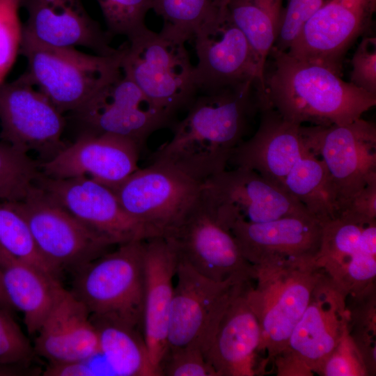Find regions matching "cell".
<instances>
[{
    "mask_svg": "<svg viewBox=\"0 0 376 376\" xmlns=\"http://www.w3.org/2000/svg\"><path fill=\"white\" fill-rule=\"evenodd\" d=\"M260 88L255 82L198 93L186 116L173 125L172 138L152 154L150 162L173 167L202 183L226 169L251 120L259 113Z\"/></svg>",
    "mask_w": 376,
    "mask_h": 376,
    "instance_id": "1",
    "label": "cell"
},
{
    "mask_svg": "<svg viewBox=\"0 0 376 376\" xmlns=\"http://www.w3.org/2000/svg\"><path fill=\"white\" fill-rule=\"evenodd\" d=\"M269 56L263 101L288 122L343 125L362 118L376 106V95L343 80L321 65L299 60L274 47Z\"/></svg>",
    "mask_w": 376,
    "mask_h": 376,
    "instance_id": "2",
    "label": "cell"
},
{
    "mask_svg": "<svg viewBox=\"0 0 376 376\" xmlns=\"http://www.w3.org/2000/svg\"><path fill=\"white\" fill-rule=\"evenodd\" d=\"M246 297L260 327V355L267 363L286 347L324 272L315 258L290 259L253 266Z\"/></svg>",
    "mask_w": 376,
    "mask_h": 376,
    "instance_id": "3",
    "label": "cell"
},
{
    "mask_svg": "<svg viewBox=\"0 0 376 376\" xmlns=\"http://www.w3.org/2000/svg\"><path fill=\"white\" fill-rule=\"evenodd\" d=\"M122 47L121 70L161 110L174 118L198 95L185 41L147 27Z\"/></svg>",
    "mask_w": 376,
    "mask_h": 376,
    "instance_id": "4",
    "label": "cell"
},
{
    "mask_svg": "<svg viewBox=\"0 0 376 376\" xmlns=\"http://www.w3.org/2000/svg\"><path fill=\"white\" fill-rule=\"evenodd\" d=\"M19 53L26 59L25 72L31 82L62 113L77 110L122 72L121 47L110 56L89 54L22 36Z\"/></svg>",
    "mask_w": 376,
    "mask_h": 376,
    "instance_id": "5",
    "label": "cell"
},
{
    "mask_svg": "<svg viewBox=\"0 0 376 376\" xmlns=\"http://www.w3.org/2000/svg\"><path fill=\"white\" fill-rule=\"evenodd\" d=\"M143 240L119 244L77 268L72 292L90 316L118 319L142 330Z\"/></svg>",
    "mask_w": 376,
    "mask_h": 376,
    "instance_id": "6",
    "label": "cell"
},
{
    "mask_svg": "<svg viewBox=\"0 0 376 376\" xmlns=\"http://www.w3.org/2000/svg\"><path fill=\"white\" fill-rule=\"evenodd\" d=\"M347 297V292L324 272L285 349L273 361L277 375H318L327 356L348 331Z\"/></svg>",
    "mask_w": 376,
    "mask_h": 376,
    "instance_id": "7",
    "label": "cell"
},
{
    "mask_svg": "<svg viewBox=\"0 0 376 376\" xmlns=\"http://www.w3.org/2000/svg\"><path fill=\"white\" fill-rule=\"evenodd\" d=\"M200 182L167 165L150 162L111 189L123 210L152 237H166L198 201Z\"/></svg>",
    "mask_w": 376,
    "mask_h": 376,
    "instance_id": "8",
    "label": "cell"
},
{
    "mask_svg": "<svg viewBox=\"0 0 376 376\" xmlns=\"http://www.w3.org/2000/svg\"><path fill=\"white\" fill-rule=\"evenodd\" d=\"M308 150L321 159L334 192L338 216L376 180V125L362 118L346 125H301Z\"/></svg>",
    "mask_w": 376,
    "mask_h": 376,
    "instance_id": "9",
    "label": "cell"
},
{
    "mask_svg": "<svg viewBox=\"0 0 376 376\" xmlns=\"http://www.w3.org/2000/svg\"><path fill=\"white\" fill-rule=\"evenodd\" d=\"M6 203L26 221L40 254L56 275L65 267L77 269L116 245L74 217L37 185L23 200Z\"/></svg>",
    "mask_w": 376,
    "mask_h": 376,
    "instance_id": "10",
    "label": "cell"
},
{
    "mask_svg": "<svg viewBox=\"0 0 376 376\" xmlns=\"http://www.w3.org/2000/svg\"><path fill=\"white\" fill-rule=\"evenodd\" d=\"M197 63L194 75L198 94L235 89L258 82L265 91L258 58L226 9L219 10L195 31Z\"/></svg>",
    "mask_w": 376,
    "mask_h": 376,
    "instance_id": "11",
    "label": "cell"
},
{
    "mask_svg": "<svg viewBox=\"0 0 376 376\" xmlns=\"http://www.w3.org/2000/svg\"><path fill=\"white\" fill-rule=\"evenodd\" d=\"M201 196L227 228L239 219L263 223L310 214L285 189L242 167L226 169L207 179L202 183Z\"/></svg>",
    "mask_w": 376,
    "mask_h": 376,
    "instance_id": "12",
    "label": "cell"
},
{
    "mask_svg": "<svg viewBox=\"0 0 376 376\" xmlns=\"http://www.w3.org/2000/svg\"><path fill=\"white\" fill-rule=\"evenodd\" d=\"M71 113L82 132L116 135L141 148L153 132L171 125L174 118L154 105L123 72Z\"/></svg>",
    "mask_w": 376,
    "mask_h": 376,
    "instance_id": "13",
    "label": "cell"
},
{
    "mask_svg": "<svg viewBox=\"0 0 376 376\" xmlns=\"http://www.w3.org/2000/svg\"><path fill=\"white\" fill-rule=\"evenodd\" d=\"M175 275L178 281L171 306L166 350L189 346L201 349L233 297L244 283L253 279L235 276L217 281L179 258Z\"/></svg>",
    "mask_w": 376,
    "mask_h": 376,
    "instance_id": "14",
    "label": "cell"
},
{
    "mask_svg": "<svg viewBox=\"0 0 376 376\" xmlns=\"http://www.w3.org/2000/svg\"><path fill=\"white\" fill-rule=\"evenodd\" d=\"M0 138L26 152H38L46 160L65 145L61 136L65 119L24 72L0 86Z\"/></svg>",
    "mask_w": 376,
    "mask_h": 376,
    "instance_id": "15",
    "label": "cell"
},
{
    "mask_svg": "<svg viewBox=\"0 0 376 376\" xmlns=\"http://www.w3.org/2000/svg\"><path fill=\"white\" fill-rule=\"evenodd\" d=\"M376 0H326L285 51L340 75L350 48L373 22Z\"/></svg>",
    "mask_w": 376,
    "mask_h": 376,
    "instance_id": "16",
    "label": "cell"
},
{
    "mask_svg": "<svg viewBox=\"0 0 376 376\" xmlns=\"http://www.w3.org/2000/svg\"><path fill=\"white\" fill-rule=\"evenodd\" d=\"M164 237L171 242L180 259L210 279L254 278V267L244 258L231 232L218 221L201 196L180 224Z\"/></svg>",
    "mask_w": 376,
    "mask_h": 376,
    "instance_id": "17",
    "label": "cell"
},
{
    "mask_svg": "<svg viewBox=\"0 0 376 376\" xmlns=\"http://www.w3.org/2000/svg\"><path fill=\"white\" fill-rule=\"evenodd\" d=\"M36 185L77 219L116 245L152 237L123 210L110 188L90 178H52L41 173Z\"/></svg>",
    "mask_w": 376,
    "mask_h": 376,
    "instance_id": "18",
    "label": "cell"
},
{
    "mask_svg": "<svg viewBox=\"0 0 376 376\" xmlns=\"http://www.w3.org/2000/svg\"><path fill=\"white\" fill-rule=\"evenodd\" d=\"M141 149L124 137L81 132L75 142L40 163V169L49 178L85 176L113 189L139 168Z\"/></svg>",
    "mask_w": 376,
    "mask_h": 376,
    "instance_id": "19",
    "label": "cell"
},
{
    "mask_svg": "<svg viewBox=\"0 0 376 376\" xmlns=\"http://www.w3.org/2000/svg\"><path fill=\"white\" fill-rule=\"evenodd\" d=\"M251 281L233 297L203 344V355L217 376H253L262 369L260 327L246 295Z\"/></svg>",
    "mask_w": 376,
    "mask_h": 376,
    "instance_id": "20",
    "label": "cell"
},
{
    "mask_svg": "<svg viewBox=\"0 0 376 376\" xmlns=\"http://www.w3.org/2000/svg\"><path fill=\"white\" fill-rule=\"evenodd\" d=\"M20 6L28 15L23 37L53 47H84L102 56L118 52L82 0H20Z\"/></svg>",
    "mask_w": 376,
    "mask_h": 376,
    "instance_id": "21",
    "label": "cell"
},
{
    "mask_svg": "<svg viewBox=\"0 0 376 376\" xmlns=\"http://www.w3.org/2000/svg\"><path fill=\"white\" fill-rule=\"evenodd\" d=\"M256 132L233 150L229 163L252 170L284 189L286 176L297 161L310 151L301 125L284 120L266 102L260 104Z\"/></svg>",
    "mask_w": 376,
    "mask_h": 376,
    "instance_id": "22",
    "label": "cell"
},
{
    "mask_svg": "<svg viewBox=\"0 0 376 376\" xmlns=\"http://www.w3.org/2000/svg\"><path fill=\"white\" fill-rule=\"evenodd\" d=\"M228 230L242 254L253 266L269 263L316 257L322 224L310 214L250 223L236 220Z\"/></svg>",
    "mask_w": 376,
    "mask_h": 376,
    "instance_id": "23",
    "label": "cell"
},
{
    "mask_svg": "<svg viewBox=\"0 0 376 376\" xmlns=\"http://www.w3.org/2000/svg\"><path fill=\"white\" fill-rule=\"evenodd\" d=\"M178 263L175 249L168 239L155 237L143 240L142 333L157 376H160L159 368L167 347L173 279Z\"/></svg>",
    "mask_w": 376,
    "mask_h": 376,
    "instance_id": "24",
    "label": "cell"
},
{
    "mask_svg": "<svg viewBox=\"0 0 376 376\" xmlns=\"http://www.w3.org/2000/svg\"><path fill=\"white\" fill-rule=\"evenodd\" d=\"M36 334L35 353L48 361L49 365L81 361L99 349L97 331L88 311L63 288Z\"/></svg>",
    "mask_w": 376,
    "mask_h": 376,
    "instance_id": "25",
    "label": "cell"
},
{
    "mask_svg": "<svg viewBox=\"0 0 376 376\" xmlns=\"http://www.w3.org/2000/svg\"><path fill=\"white\" fill-rule=\"evenodd\" d=\"M366 224L340 217L322 224L316 263L347 294L375 283L376 256L366 253L361 246Z\"/></svg>",
    "mask_w": 376,
    "mask_h": 376,
    "instance_id": "26",
    "label": "cell"
},
{
    "mask_svg": "<svg viewBox=\"0 0 376 376\" xmlns=\"http://www.w3.org/2000/svg\"><path fill=\"white\" fill-rule=\"evenodd\" d=\"M0 272L10 304L23 314L29 334H36L63 287L56 277L10 257L1 249Z\"/></svg>",
    "mask_w": 376,
    "mask_h": 376,
    "instance_id": "27",
    "label": "cell"
},
{
    "mask_svg": "<svg viewBox=\"0 0 376 376\" xmlns=\"http://www.w3.org/2000/svg\"><path fill=\"white\" fill-rule=\"evenodd\" d=\"M90 318L98 334L97 353L108 375L157 376L140 328L115 318Z\"/></svg>",
    "mask_w": 376,
    "mask_h": 376,
    "instance_id": "28",
    "label": "cell"
},
{
    "mask_svg": "<svg viewBox=\"0 0 376 376\" xmlns=\"http://www.w3.org/2000/svg\"><path fill=\"white\" fill-rule=\"evenodd\" d=\"M284 187L320 223L338 217L334 192L326 166L311 152L292 167L285 178Z\"/></svg>",
    "mask_w": 376,
    "mask_h": 376,
    "instance_id": "29",
    "label": "cell"
},
{
    "mask_svg": "<svg viewBox=\"0 0 376 376\" xmlns=\"http://www.w3.org/2000/svg\"><path fill=\"white\" fill-rule=\"evenodd\" d=\"M284 0H230L226 10L258 58L263 73L277 37Z\"/></svg>",
    "mask_w": 376,
    "mask_h": 376,
    "instance_id": "30",
    "label": "cell"
},
{
    "mask_svg": "<svg viewBox=\"0 0 376 376\" xmlns=\"http://www.w3.org/2000/svg\"><path fill=\"white\" fill-rule=\"evenodd\" d=\"M348 333L365 363L368 376L376 375V290L375 283L347 295Z\"/></svg>",
    "mask_w": 376,
    "mask_h": 376,
    "instance_id": "31",
    "label": "cell"
},
{
    "mask_svg": "<svg viewBox=\"0 0 376 376\" xmlns=\"http://www.w3.org/2000/svg\"><path fill=\"white\" fill-rule=\"evenodd\" d=\"M41 174L40 164L28 152L0 142V201L17 202L25 198Z\"/></svg>",
    "mask_w": 376,
    "mask_h": 376,
    "instance_id": "32",
    "label": "cell"
},
{
    "mask_svg": "<svg viewBox=\"0 0 376 376\" xmlns=\"http://www.w3.org/2000/svg\"><path fill=\"white\" fill-rule=\"evenodd\" d=\"M0 249L10 257L56 277L40 254L24 218L6 202H0Z\"/></svg>",
    "mask_w": 376,
    "mask_h": 376,
    "instance_id": "33",
    "label": "cell"
},
{
    "mask_svg": "<svg viewBox=\"0 0 376 376\" xmlns=\"http://www.w3.org/2000/svg\"><path fill=\"white\" fill-rule=\"evenodd\" d=\"M152 9L164 20L162 30L185 42L219 10L214 0H152Z\"/></svg>",
    "mask_w": 376,
    "mask_h": 376,
    "instance_id": "34",
    "label": "cell"
},
{
    "mask_svg": "<svg viewBox=\"0 0 376 376\" xmlns=\"http://www.w3.org/2000/svg\"><path fill=\"white\" fill-rule=\"evenodd\" d=\"M35 351L9 312L0 309V375H15L31 361Z\"/></svg>",
    "mask_w": 376,
    "mask_h": 376,
    "instance_id": "35",
    "label": "cell"
},
{
    "mask_svg": "<svg viewBox=\"0 0 376 376\" xmlns=\"http://www.w3.org/2000/svg\"><path fill=\"white\" fill-rule=\"evenodd\" d=\"M102 13L111 36H125L127 38L147 26L145 17L152 9V0H95Z\"/></svg>",
    "mask_w": 376,
    "mask_h": 376,
    "instance_id": "36",
    "label": "cell"
},
{
    "mask_svg": "<svg viewBox=\"0 0 376 376\" xmlns=\"http://www.w3.org/2000/svg\"><path fill=\"white\" fill-rule=\"evenodd\" d=\"M20 8V0H0V86L19 53L23 33Z\"/></svg>",
    "mask_w": 376,
    "mask_h": 376,
    "instance_id": "37",
    "label": "cell"
},
{
    "mask_svg": "<svg viewBox=\"0 0 376 376\" xmlns=\"http://www.w3.org/2000/svg\"><path fill=\"white\" fill-rule=\"evenodd\" d=\"M159 374L160 376H217L202 350L196 346L166 350Z\"/></svg>",
    "mask_w": 376,
    "mask_h": 376,
    "instance_id": "38",
    "label": "cell"
},
{
    "mask_svg": "<svg viewBox=\"0 0 376 376\" xmlns=\"http://www.w3.org/2000/svg\"><path fill=\"white\" fill-rule=\"evenodd\" d=\"M318 375L322 376H368L362 357L348 331L327 356Z\"/></svg>",
    "mask_w": 376,
    "mask_h": 376,
    "instance_id": "39",
    "label": "cell"
},
{
    "mask_svg": "<svg viewBox=\"0 0 376 376\" xmlns=\"http://www.w3.org/2000/svg\"><path fill=\"white\" fill-rule=\"evenodd\" d=\"M279 29L273 47L286 51L304 23L326 0H285Z\"/></svg>",
    "mask_w": 376,
    "mask_h": 376,
    "instance_id": "40",
    "label": "cell"
},
{
    "mask_svg": "<svg viewBox=\"0 0 376 376\" xmlns=\"http://www.w3.org/2000/svg\"><path fill=\"white\" fill-rule=\"evenodd\" d=\"M349 82L376 95V38L364 37L359 43L351 60Z\"/></svg>",
    "mask_w": 376,
    "mask_h": 376,
    "instance_id": "41",
    "label": "cell"
},
{
    "mask_svg": "<svg viewBox=\"0 0 376 376\" xmlns=\"http://www.w3.org/2000/svg\"><path fill=\"white\" fill-rule=\"evenodd\" d=\"M338 217L360 224L376 221V180L357 194Z\"/></svg>",
    "mask_w": 376,
    "mask_h": 376,
    "instance_id": "42",
    "label": "cell"
},
{
    "mask_svg": "<svg viewBox=\"0 0 376 376\" xmlns=\"http://www.w3.org/2000/svg\"><path fill=\"white\" fill-rule=\"evenodd\" d=\"M13 308L5 292L0 272V309L10 312Z\"/></svg>",
    "mask_w": 376,
    "mask_h": 376,
    "instance_id": "43",
    "label": "cell"
},
{
    "mask_svg": "<svg viewBox=\"0 0 376 376\" xmlns=\"http://www.w3.org/2000/svg\"><path fill=\"white\" fill-rule=\"evenodd\" d=\"M230 0H214V5L220 10H224L226 9L228 3Z\"/></svg>",
    "mask_w": 376,
    "mask_h": 376,
    "instance_id": "44",
    "label": "cell"
}]
</instances>
